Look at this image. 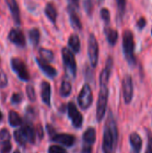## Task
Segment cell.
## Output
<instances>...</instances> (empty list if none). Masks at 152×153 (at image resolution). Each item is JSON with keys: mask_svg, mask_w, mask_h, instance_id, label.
Masks as SVG:
<instances>
[{"mask_svg": "<svg viewBox=\"0 0 152 153\" xmlns=\"http://www.w3.org/2000/svg\"><path fill=\"white\" fill-rule=\"evenodd\" d=\"M117 139H118V130H117L116 122L112 113H110L104 127L103 142H102L103 153L115 152L117 144Z\"/></svg>", "mask_w": 152, "mask_h": 153, "instance_id": "cell-1", "label": "cell"}, {"mask_svg": "<svg viewBox=\"0 0 152 153\" xmlns=\"http://www.w3.org/2000/svg\"><path fill=\"white\" fill-rule=\"evenodd\" d=\"M134 37L133 33L130 30H125L123 34V50L125 59L127 60L128 64L132 66L136 65V57L134 55Z\"/></svg>", "mask_w": 152, "mask_h": 153, "instance_id": "cell-2", "label": "cell"}, {"mask_svg": "<svg viewBox=\"0 0 152 153\" xmlns=\"http://www.w3.org/2000/svg\"><path fill=\"white\" fill-rule=\"evenodd\" d=\"M62 59L66 75L69 78L74 79L77 73V65L73 52L68 48H64L62 49Z\"/></svg>", "mask_w": 152, "mask_h": 153, "instance_id": "cell-3", "label": "cell"}, {"mask_svg": "<svg viewBox=\"0 0 152 153\" xmlns=\"http://www.w3.org/2000/svg\"><path fill=\"white\" fill-rule=\"evenodd\" d=\"M108 84H100V91L99 93V99L97 103V112L96 117L98 122H100L106 114L107 106H108Z\"/></svg>", "mask_w": 152, "mask_h": 153, "instance_id": "cell-4", "label": "cell"}, {"mask_svg": "<svg viewBox=\"0 0 152 153\" xmlns=\"http://www.w3.org/2000/svg\"><path fill=\"white\" fill-rule=\"evenodd\" d=\"M11 68L12 70L17 74L18 78L23 82L30 81V73L27 68L26 64L23 60L19 57H13L11 58Z\"/></svg>", "mask_w": 152, "mask_h": 153, "instance_id": "cell-5", "label": "cell"}, {"mask_svg": "<svg viewBox=\"0 0 152 153\" xmlns=\"http://www.w3.org/2000/svg\"><path fill=\"white\" fill-rule=\"evenodd\" d=\"M93 102V94L90 86L88 83H85L78 96V104L80 108L83 110L88 109Z\"/></svg>", "mask_w": 152, "mask_h": 153, "instance_id": "cell-6", "label": "cell"}, {"mask_svg": "<svg viewBox=\"0 0 152 153\" xmlns=\"http://www.w3.org/2000/svg\"><path fill=\"white\" fill-rule=\"evenodd\" d=\"M88 55L91 66L94 68L99 61V44L94 34H90L88 41Z\"/></svg>", "mask_w": 152, "mask_h": 153, "instance_id": "cell-7", "label": "cell"}, {"mask_svg": "<svg viewBox=\"0 0 152 153\" xmlns=\"http://www.w3.org/2000/svg\"><path fill=\"white\" fill-rule=\"evenodd\" d=\"M68 117L71 119L73 126L75 128H81L83 123V117L82 113L78 110L76 105L73 102H69L67 105Z\"/></svg>", "mask_w": 152, "mask_h": 153, "instance_id": "cell-8", "label": "cell"}, {"mask_svg": "<svg viewBox=\"0 0 152 153\" xmlns=\"http://www.w3.org/2000/svg\"><path fill=\"white\" fill-rule=\"evenodd\" d=\"M122 90L124 100L126 104L131 103L133 97V79L130 74L125 75L122 81Z\"/></svg>", "mask_w": 152, "mask_h": 153, "instance_id": "cell-9", "label": "cell"}, {"mask_svg": "<svg viewBox=\"0 0 152 153\" xmlns=\"http://www.w3.org/2000/svg\"><path fill=\"white\" fill-rule=\"evenodd\" d=\"M8 39L13 44L20 48H23L26 45L24 34L20 29H11L8 33Z\"/></svg>", "mask_w": 152, "mask_h": 153, "instance_id": "cell-10", "label": "cell"}, {"mask_svg": "<svg viewBox=\"0 0 152 153\" xmlns=\"http://www.w3.org/2000/svg\"><path fill=\"white\" fill-rule=\"evenodd\" d=\"M36 62L39 67V69L43 72V74H45L47 77L49 78H55L57 74V72L56 70L55 67H53L52 65H50L48 64V62L41 59L40 57H36Z\"/></svg>", "mask_w": 152, "mask_h": 153, "instance_id": "cell-11", "label": "cell"}, {"mask_svg": "<svg viewBox=\"0 0 152 153\" xmlns=\"http://www.w3.org/2000/svg\"><path fill=\"white\" fill-rule=\"evenodd\" d=\"M51 140L53 142L58 143L66 147H71L75 143L74 136L71 134H56L54 136L51 137Z\"/></svg>", "mask_w": 152, "mask_h": 153, "instance_id": "cell-12", "label": "cell"}, {"mask_svg": "<svg viewBox=\"0 0 152 153\" xmlns=\"http://www.w3.org/2000/svg\"><path fill=\"white\" fill-rule=\"evenodd\" d=\"M8 8L10 10V13L12 14V17L14 21V23L17 25L21 24V14H20V9L19 5L17 4L16 0H5Z\"/></svg>", "mask_w": 152, "mask_h": 153, "instance_id": "cell-13", "label": "cell"}, {"mask_svg": "<svg viewBox=\"0 0 152 153\" xmlns=\"http://www.w3.org/2000/svg\"><path fill=\"white\" fill-rule=\"evenodd\" d=\"M74 8L75 7H73V6H68V9H67L68 13H69V18H70L71 25L76 30H82V22H81V19H80L79 15L75 12Z\"/></svg>", "mask_w": 152, "mask_h": 153, "instance_id": "cell-14", "label": "cell"}, {"mask_svg": "<svg viewBox=\"0 0 152 153\" xmlns=\"http://www.w3.org/2000/svg\"><path fill=\"white\" fill-rule=\"evenodd\" d=\"M96 130L93 127H89L83 134L82 136V146L92 147L96 142Z\"/></svg>", "mask_w": 152, "mask_h": 153, "instance_id": "cell-15", "label": "cell"}, {"mask_svg": "<svg viewBox=\"0 0 152 153\" xmlns=\"http://www.w3.org/2000/svg\"><path fill=\"white\" fill-rule=\"evenodd\" d=\"M41 99L42 101L47 105L50 106L51 102V86L47 82H41Z\"/></svg>", "mask_w": 152, "mask_h": 153, "instance_id": "cell-16", "label": "cell"}, {"mask_svg": "<svg viewBox=\"0 0 152 153\" xmlns=\"http://www.w3.org/2000/svg\"><path fill=\"white\" fill-rule=\"evenodd\" d=\"M129 140H130L131 146H132L133 151L134 152V153L141 152L142 148V139L140 136V134L137 133H133L130 135Z\"/></svg>", "mask_w": 152, "mask_h": 153, "instance_id": "cell-17", "label": "cell"}, {"mask_svg": "<svg viewBox=\"0 0 152 153\" xmlns=\"http://www.w3.org/2000/svg\"><path fill=\"white\" fill-rule=\"evenodd\" d=\"M44 12H45L46 16L48 18V20L52 23L55 24L56 22V19H57V11H56V8L54 5V4L53 3H47L46 4Z\"/></svg>", "mask_w": 152, "mask_h": 153, "instance_id": "cell-18", "label": "cell"}, {"mask_svg": "<svg viewBox=\"0 0 152 153\" xmlns=\"http://www.w3.org/2000/svg\"><path fill=\"white\" fill-rule=\"evenodd\" d=\"M104 32H105V35H106V38H107L108 44L110 46H115L117 42V39H118L117 30L115 29H112V28L106 27L104 30Z\"/></svg>", "mask_w": 152, "mask_h": 153, "instance_id": "cell-19", "label": "cell"}, {"mask_svg": "<svg viewBox=\"0 0 152 153\" xmlns=\"http://www.w3.org/2000/svg\"><path fill=\"white\" fill-rule=\"evenodd\" d=\"M68 45L73 53H79L81 49V41L76 34H72L68 39Z\"/></svg>", "mask_w": 152, "mask_h": 153, "instance_id": "cell-20", "label": "cell"}, {"mask_svg": "<svg viewBox=\"0 0 152 153\" xmlns=\"http://www.w3.org/2000/svg\"><path fill=\"white\" fill-rule=\"evenodd\" d=\"M8 122L11 126L16 127L22 124V119L21 118V117L19 116L17 112H15L14 110H11L9 111V114H8Z\"/></svg>", "mask_w": 152, "mask_h": 153, "instance_id": "cell-21", "label": "cell"}, {"mask_svg": "<svg viewBox=\"0 0 152 153\" xmlns=\"http://www.w3.org/2000/svg\"><path fill=\"white\" fill-rule=\"evenodd\" d=\"M22 130L28 139V142L30 143H35V137H36V131L34 130L33 126L30 124H26L23 127Z\"/></svg>", "mask_w": 152, "mask_h": 153, "instance_id": "cell-22", "label": "cell"}, {"mask_svg": "<svg viewBox=\"0 0 152 153\" xmlns=\"http://www.w3.org/2000/svg\"><path fill=\"white\" fill-rule=\"evenodd\" d=\"M13 137H14L15 142L21 146H25L28 142V139H27L22 128H21L19 130H15L13 132Z\"/></svg>", "mask_w": 152, "mask_h": 153, "instance_id": "cell-23", "label": "cell"}, {"mask_svg": "<svg viewBox=\"0 0 152 153\" xmlns=\"http://www.w3.org/2000/svg\"><path fill=\"white\" fill-rule=\"evenodd\" d=\"M29 39L30 43L34 46L37 47L39 45V39H40V32L38 28H32L29 31Z\"/></svg>", "mask_w": 152, "mask_h": 153, "instance_id": "cell-24", "label": "cell"}, {"mask_svg": "<svg viewBox=\"0 0 152 153\" xmlns=\"http://www.w3.org/2000/svg\"><path fill=\"white\" fill-rule=\"evenodd\" d=\"M60 95L64 98H66L68 97L71 92H72V84L69 81L67 80H64L61 83V86H60Z\"/></svg>", "mask_w": 152, "mask_h": 153, "instance_id": "cell-25", "label": "cell"}, {"mask_svg": "<svg viewBox=\"0 0 152 153\" xmlns=\"http://www.w3.org/2000/svg\"><path fill=\"white\" fill-rule=\"evenodd\" d=\"M39 54L40 56V58L47 62H52L54 60V53L52 50L48 48H40L39 49Z\"/></svg>", "mask_w": 152, "mask_h": 153, "instance_id": "cell-26", "label": "cell"}, {"mask_svg": "<svg viewBox=\"0 0 152 153\" xmlns=\"http://www.w3.org/2000/svg\"><path fill=\"white\" fill-rule=\"evenodd\" d=\"M10 133L7 129H2L0 131V145H3L10 142Z\"/></svg>", "mask_w": 152, "mask_h": 153, "instance_id": "cell-27", "label": "cell"}, {"mask_svg": "<svg viewBox=\"0 0 152 153\" xmlns=\"http://www.w3.org/2000/svg\"><path fill=\"white\" fill-rule=\"evenodd\" d=\"M116 4H117V11H118V15L120 18L124 17L125 12V6H126V0H116Z\"/></svg>", "mask_w": 152, "mask_h": 153, "instance_id": "cell-28", "label": "cell"}, {"mask_svg": "<svg viewBox=\"0 0 152 153\" xmlns=\"http://www.w3.org/2000/svg\"><path fill=\"white\" fill-rule=\"evenodd\" d=\"M26 93H27V96L29 98V100L30 101H35L36 100V93H35V90H34V87L30 84L27 85L26 86Z\"/></svg>", "mask_w": 152, "mask_h": 153, "instance_id": "cell-29", "label": "cell"}, {"mask_svg": "<svg viewBox=\"0 0 152 153\" xmlns=\"http://www.w3.org/2000/svg\"><path fill=\"white\" fill-rule=\"evenodd\" d=\"M83 6H84V10L87 13V14L90 16L92 12H93V2H92V0H84L83 1Z\"/></svg>", "mask_w": 152, "mask_h": 153, "instance_id": "cell-30", "label": "cell"}, {"mask_svg": "<svg viewBox=\"0 0 152 153\" xmlns=\"http://www.w3.org/2000/svg\"><path fill=\"white\" fill-rule=\"evenodd\" d=\"M100 17L105 22L108 23L110 22V12L108 11V9L102 8L100 10Z\"/></svg>", "mask_w": 152, "mask_h": 153, "instance_id": "cell-31", "label": "cell"}, {"mask_svg": "<svg viewBox=\"0 0 152 153\" xmlns=\"http://www.w3.org/2000/svg\"><path fill=\"white\" fill-rule=\"evenodd\" d=\"M23 99V96L21 92H15L12 95V98H11V102L12 104L13 105H16V104H19L22 102Z\"/></svg>", "mask_w": 152, "mask_h": 153, "instance_id": "cell-32", "label": "cell"}, {"mask_svg": "<svg viewBox=\"0 0 152 153\" xmlns=\"http://www.w3.org/2000/svg\"><path fill=\"white\" fill-rule=\"evenodd\" d=\"M48 153H67L66 150L59 145H51L48 148Z\"/></svg>", "mask_w": 152, "mask_h": 153, "instance_id": "cell-33", "label": "cell"}, {"mask_svg": "<svg viewBox=\"0 0 152 153\" xmlns=\"http://www.w3.org/2000/svg\"><path fill=\"white\" fill-rule=\"evenodd\" d=\"M8 84L7 75L4 72H0V88H4Z\"/></svg>", "mask_w": 152, "mask_h": 153, "instance_id": "cell-34", "label": "cell"}, {"mask_svg": "<svg viewBox=\"0 0 152 153\" xmlns=\"http://www.w3.org/2000/svg\"><path fill=\"white\" fill-rule=\"evenodd\" d=\"M12 150V144L11 143H6L3 145H1V152L2 153H9Z\"/></svg>", "mask_w": 152, "mask_h": 153, "instance_id": "cell-35", "label": "cell"}, {"mask_svg": "<svg viewBox=\"0 0 152 153\" xmlns=\"http://www.w3.org/2000/svg\"><path fill=\"white\" fill-rule=\"evenodd\" d=\"M146 19L144 17H141L138 21H137V27L140 30H142L145 26H146Z\"/></svg>", "mask_w": 152, "mask_h": 153, "instance_id": "cell-36", "label": "cell"}, {"mask_svg": "<svg viewBox=\"0 0 152 153\" xmlns=\"http://www.w3.org/2000/svg\"><path fill=\"white\" fill-rule=\"evenodd\" d=\"M148 138H149V143L145 153H152V134L151 133L148 134Z\"/></svg>", "mask_w": 152, "mask_h": 153, "instance_id": "cell-37", "label": "cell"}, {"mask_svg": "<svg viewBox=\"0 0 152 153\" xmlns=\"http://www.w3.org/2000/svg\"><path fill=\"white\" fill-rule=\"evenodd\" d=\"M36 133H37V134H38V136H39V139H42V138H43V130H42V128H41L40 126H37V131H36Z\"/></svg>", "mask_w": 152, "mask_h": 153, "instance_id": "cell-38", "label": "cell"}, {"mask_svg": "<svg viewBox=\"0 0 152 153\" xmlns=\"http://www.w3.org/2000/svg\"><path fill=\"white\" fill-rule=\"evenodd\" d=\"M71 2H72L73 7H78V5H79V0H71Z\"/></svg>", "mask_w": 152, "mask_h": 153, "instance_id": "cell-39", "label": "cell"}, {"mask_svg": "<svg viewBox=\"0 0 152 153\" xmlns=\"http://www.w3.org/2000/svg\"><path fill=\"white\" fill-rule=\"evenodd\" d=\"M2 118H3V114H2L1 111H0V120H2Z\"/></svg>", "mask_w": 152, "mask_h": 153, "instance_id": "cell-40", "label": "cell"}, {"mask_svg": "<svg viewBox=\"0 0 152 153\" xmlns=\"http://www.w3.org/2000/svg\"><path fill=\"white\" fill-rule=\"evenodd\" d=\"M13 153H21V152H19L18 150H15V151L13 152Z\"/></svg>", "mask_w": 152, "mask_h": 153, "instance_id": "cell-41", "label": "cell"}, {"mask_svg": "<svg viewBox=\"0 0 152 153\" xmlns=\"http://www.w3.org/2000/svg\"><path fill=\"white\" fill-rule=\"evenodd\" d=\"M99 1H103V0H99Z\"/></svg>", "mask_w": 152, "mask_h": 153, "instance_id": "cell-42", "label": "cell"}, {"mask_svg": "<svg viewBox=\"0 0 152 153\" xmlns=\"http://www.w3.org/2000/svg\"><path fill=\"white\" fill-rule=\"evenodd\" d=\"M151 33H152V31H151Z\"/></svg>", "mask_w": 152, "mask_h": 153, "instance_id": "cell-43", "label": "cell"}]
</instances>
